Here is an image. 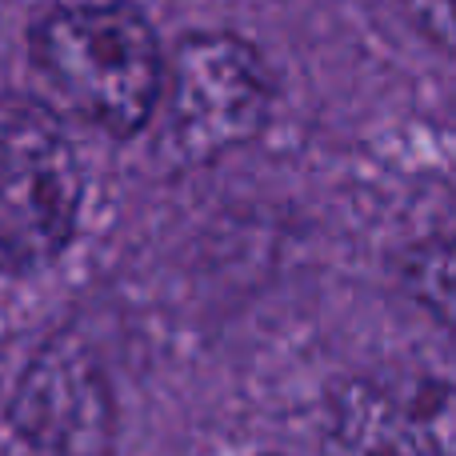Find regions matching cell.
Listing matches in <instances>:
<instances>
[{"label":"cell","mask_w":456,"mask_h":456,"mask_svg":"<svg viewBox=\"0 0 456 456\" xmlns=\"http://www.w3.org/2000/svg\"><path fill=\"white\" fill-rule=\"evenodd\" d=\"M8 420L37 456H112L117 444L109 380L72 337H53L28 361Z\"/></svg>","instance_id":"obj_5"},{"label":"cell","mask_w":456,"mask_h":456,"mask_svg":"<svg viewBox=\"0 0 456 456\" xmlns=\"http://www.w3.org/2000/svg\"><path fill=\"white\" fill-rule=\"evenodd\" d=\"M273 80L248 40L192 32L168 72V149L184 165H205L260 133Z\"/></svg>","instance_id":"obj_3"},{"label":"cell","mask_w":456,"mask_h":456,"mask_svg":"<svg viewBox=\"0 0 456 456\" xmlns=\"http://www.w3.org/2000/svg\"><path fill=\"white\" fill-rule=\"evenodd\" d=\"M32 64L72 117L109 136L141 133L165 88L160 40L128 4L48 12L32 28Z\"/></svg>","instance_id":"obj_1"},{"label":"cell","mask_w":456,"mask_h":456,"mask_svg":"<svg viewBox=\"0 0 456 456\" xmlns=\"http://www.w3.org/2000/svg\"><path fill=\"white\" fill-rule=\"evenodd\" d=\"M85 173L40 101H0V273H32L69 248Z\"/></svg>","instance_id":"obj_2"},{"label":"cell","mask_w":456,"mask_h":456,"mask_svg":"<svg viewBox=\"0 0 456 456\" xmlns=\"http://www.w3.org/2000/svg\"><path fill=\"white\" fill-rule=\"evenodd\" d=\"M329 456H456V385L417 372L345 380L324 409Z\"/></svg>","instance_id":"obj_4"},{"label":"cell","mask_w":456,"mask_h":456,"mask_svg":"<svg viewBox=\"0 0 456 456\" xmlns=\"http://www.w3.org/2000/svg\"><path fill=\"white\" fill-rule=\"evenodd\" d=\"M409 20L444 53H456V0H401Z\"/></svg>","instance_id":"obj_7"},{"label":"cell","mask_w":456,"mask_h":456,"mask_svg":"<svg viewBox=\"0 0 456 456\" xmlns=\"http://www.w3.org/2000/svg\"><path fill=\"white\" fill-rule=\"evenodd\" d=\"M404 284L456 337V232L420 240L404 256Z\"/></svg>","instance_id":"obj_6"}]
</instances>
